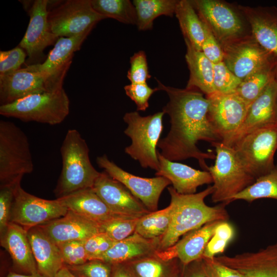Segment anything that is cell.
Wrapping results in <instances>:
<instances>
[{
  "mask_svg": "<svg viewBox=\"0 0 277 277\" xmlns=\"http://www.w3.org/2000/svg\"><path fill=\"white\" fill-rule=\"evenodd\" d=\"M174 14L184 40L188 41L196 50L202 51L205 38L204 26L191 1L179 0Z\"/></svg>",
  "mask_w": 277,
  "mask_h": 277,
  "instance_id": "cell-31",
  "label": "cell"
},
{
  "mask_svg": "<svg viewBox=\"0 0 277 277\" xmlns=\"http://www.w3.org/2000/svg\"><path fill=\"white\" fill-rule=\"evenodd\" d=\"M201 260L184 267L182 277H206L201 266Z\"/></svg>",
  "mask_w": 277,
  "mask_h": 277,
  "instance_id": "cell-49",
  "label": "cell"
},
{
  "mask_svg": "<svg viewBox=\"0 0 277 277\" xmlns=\"http://www.w3.org/2000/svg\"><path fill=\"white\" fill-rule=\"evenodd\" d=\"M211 145L216 152L214 164L208 170L213 183L212 202L228 204L255 179L246 171L233 147L222 142Z\"/></svg>",
  "mask_w": 277,
  "mask_h": 277,
  "instance_id": "cell-4",
  "label": "cell"
},
{
  "mask_svg": "<svg viewBox=\"0 0 277 277\" xmlns=\"http://www.w3.org/2000/svg\"><path fill=\"white\" fill-rule=\"evenodd\" d=\"M277 124L276 77L250 105L245 120L227 145L232 147L245 135Z\"/></svg>",
  "mask_w": 277,
  "mask_h": 277,
  "instance_id": "cell-20",
  "label": "cell"
},
{
  "mask_svg": "<svg viewBox=\"0 0 277 277\" xmlns=\"http://www.w3.org/2000/svg\"><path fill=\"white\" fill-rule=\"evenodd\" d=\"M92 30L76 36L59 37L43 63L30 64L24 68L44 74L57 87L63 88L64 79L72 63L74 52L80 49Z\"/></svg>",
  "mask_w": 277,
  "mask_h": 277,
  "instance_id": "cell-15",
  "label": "cell"
},
{
  "mask_svg": "<svg viewBox=\"0 0 277 277\" xmlns=\"http://www.w3.org/2000/svg\"><path fill=\"white\" fill-rule=\"evenodd\" d=\"M39 226L56 244L85 241L100 232L98 223L69 210L63 216Z\"/></svg>",
  "mask_w": 277,
  "mask_h": 277,
  "instance_id": "cell-23",
  "label": "cell"
},
{
  "mask_svg": "<svg viewBox=\"0 0 277 277\" xmlns=\"http://www.w3.org/2000/svg\"><path fill=\"white\" fill-rule=\"evenodd\" d=\"M92 8L99 14L126 24L136 25L135 8L129 0H90Z\"/></svg>",
  "mask_w": 277,
  "mask_h": 277,
  "instance_id": "cell-35",
  "label": "cell"
},
{
  "mask_svg": "<svg viewBox=\"0 0 277 277\" xmlns=\"http://www.w3.org/2000/svg\"><path fill=\"white\" fill-rule=\"evenodd\" d=\"M62 168L54 193L60 198L93 188L101 172L93 166L86 141L76 129H69L60 148Z\"/></svg>",
  "mask_w": 277,
  "mask_h": 277,
  "instance_id": "cell-3",
  "label": "cell"
},
{
  "mask_svg": "<svg viewBox=\"0 0 277 277\" xmlns=\"http://www.w3.org/2000/svg\"><path fill=\"white\" fill-rule=\"evenodd\" d=\"M265 198L277 200V164L269 172L256 179L254 183L235 195L233 201L243 200L251 203Z\"/></svg>",
  "mask_w": 277,
  "mask_h": 277,
  "instance_id": "cell-36",
  "label": "cell"
},
{
  "mask_svg": "<svg viewBox=\"0 0 277 277\" xmlns=\"http://www.w3.org/2000/svg\"><path fill=\"white\" fill-rule=\"evenodd\" d=\"M105 18L92 8L90 0H67L48 10V23L54 35L71 37L93 29Z\"/></svg>",
  "mask_w": 277,
  "mask_h": 277,
  "instance_id": "cell-9",
  "label": "cell"
},
{
  "mask_svg": "<svg viewBox=\"0 0 277 277\" xmlns=\"http://www.w3.org/2000/svg\"><path fill=\"white\" fill-rule=\"evenodd\" d=\"M160 166L156 171V176H163L170 181L172 187L182 194L196 193L197 188L212 183L211 175L208 171H201L190 166L171 161L157 152Z\"/></svg>",
  "mask_w": 277,
  "mask_h": 277,
  "instance_id": "cell-24",
  "label": "cell"
},
{
  "mask_svg": "<svg viewBox=\"0 0 277 277\" xmlns=\"http://www.w3.org/2000/svg\"><path fill=\"white\" fill-rule=\"evenodd\" d=\"M66 266L75 277H110L112 264L100 260H91L75 266Z\"/></svg>",
  "mask_w": 277,
  "mask_h": 277,
  "instance_id": "cell-41",
  "label": "cell"
},
{
  "mask_svg": "<svg viewBox=\"0 0 277 277\" xmlns=\"http://www.w3.org/2000/svg\"><path fill=\"white\" fill-rule=\"evenodd\" d=\"M0 242L1 246L9 253L16 268L26 274L38 272L27 230L10 222L5 231L0 234Z\"/></svg>",
  "mask_w": 277,
  "mask_h": 277,
  "instance_id": "cell-25",
  "label": "cell"
},
{
  "mask_svg": "<svg viewBox=\"0 0 277 277\" xmlns=\"http://www.w3.org/2000/svg\"><path fill=\"white\" fill-rule=\"evenodd\" d=\"M162 111L146 116L137 111L126 113L123 117L127 127L124 131L131 140V144L125 149L132 159L137 161L141 167L157 171L160 163L156 150L163 130Z\"/></svg>",
  "mask_w": 277,
  "mask_h": 277,
  "instance_id": "cell-5",
  "label": "cell"
},
{
  "mask_svg": "<svg viewBox=\"0 0 277 277\" xmlns=\"http://www.w3.org/2000/svg\"><path fill=\"white\" fill-rule=\"evenodd\" d=\"M150 77L145 52L144 51L135 52L130 58L127 78L131 83L133 84L147 83Z\"/></svg>",
  "mask_w": 277,
  "mask_h": 277,
  "instance_id": "cell-42",
  "label": "cell"
},
{
  "mask_svg": "<svg viewBox=\"0 0 277 277\" xmlns=\"http://www.w3.org/2000/svg\"><path fill=\"white\" fill-rule=\"evenodd\" d=\"M115 243L106 233L99 232L84 241V246L90 260H97Z\"/></svg>",
  "mask_w": 277,
  "mask_h": 277,
  "instance_id": "cell-44",
  "label": "cell"
},
{
  "mask_svg": "<svg viewBox=\"0 0 277 277\" xmlns=\"http://www.w3.org/2000/svg\"><path fill=\"white\" fill-rule=\"evenodd\" d=\"M185 59L189 70L186 88L196 89L206 95L215 92L213 85V65L202 51L195 49L187 40Z\"/></svg>",
  "mask_w": 277,
  "mask_h": 277,
  "instance_id": "cell-29",
  "label": "cell"
},
{
  "mask_svg": "<svg viewBox=\"0 0 277 277\" xmlns=\"http://www.w3.org/2000/svg\"><path fill=\"white\" fill-rule=\"evenodd\" d=\"M206 97L209 120L221 142L227 145L243 124L250 104L236 93L214 92Z\"/></svg>",
  "mask_w": 277,
  "mask_h": 277,
  "instance_id": "cell-13",
  "label": "cell"
},
{
  "mask_svg": "<svg viewBox=\"0 0 277 277\" xmlns=\"http://www.w3.org/2000/svg\"><path fill=\"white\" fill-rule=\"evenodd\" d=\"M220 222H209L186 233L172 246L157 251L156 254L165 260L177 258L184 267L202 259L205 249Z\"/></svg>",
  "mask_w": 277,
  "mask_h": 277,
  "instance_id": "cell-22",
  "label": "cell"
},
{
  "mask_svg": "<svg viewBox=\"0 0 277 277\" xmlns=\"http://www.w3.org/2000/svg\"><path fill=\"white\" fill-rule=\"evenodd\" d=\"M201 264L206 277H244L236 270L212 259L203 258Z\"/></svg>",
  "mask_w": 277,
  "mask_h": 277,
  "instance_id": "cell-47",
  "label": "cell"
},
{
  "mask_svg": "<svg viewBox=\"0 0 277 277\" xmlns=\"http://www.w3.org/2000/svg\"><path fill=\"white\" fill-rule=\"evenodd\" d=\"M110 277H134L123 263L112 264Z\"/></svg>",
  "mask_w": 277,
  "mask_h": 277,
  "instance_id": "cell-50",
  "label": "cell"
},
{
  "mask_svg": "<svg viewBox=\"0 0 277 277\" xmlns=\"http://www.w3.org/2000/svg\"><path fill=\"white\" fill-rule=\"evenodd\" d=\"M69 98L63 88L53 92L32 94L0 106V114L23 122L50 125L63 122L69 113Z\"/></svg>",
  "mask_w": 277,
  "mask_h": 277,
  "instance_id": "cell-7",
  "label": "cell"
},
{
  "mask_svg": "<svg viewBox=\"0 0 277 277\" xmlns=\"http://www.w3.org/2000/svg\"><path fill=\"white\" fill-rule=\"evenodd\" d=\"M213 69L215 92L223 94L235 93L242 80L228 68L223 61L214 64Z\"/></svg>",
  "mask_w": 277,
  "mask_h": 277,
  "instance_id": "cell-39",
  "label": "cell"
},
{
  "mask_svg": "<svg viewBox=\"0 0 277 277\" xmlns=\"http://www.w3.org/2000/svg\"><path fill=\"white\" fill-rule=\"evenodd\" d=\"M6 277H44L38 272L31 274H24L17 273L14 272H10Z\"/></svg>",
  "mask_w": 277,
  "mask_h": 277,
  "instance_id": "cell-52",
  "label": "cell"
},
{
  "mask_svg": "<svg viewBox=\"0 0 277 277\" xmlns=\"http://www.w3.org/2000/svg\"><path fill=\"white\" fill-rule=\"evenodd\" d=\"M192 4L201 19L211 31L221 45L247 35L244 18L225 2L193 0Z\"/></svg>",
  "mask_w": 277,
  "mask_h": 277,
  "instance_id": "cell-10",
  "label": "cell"
},
{
  "mask_svg": "<svg viewBox=\"0 0 277 277\" xmlns=\"http://www.w3.org/2000/svg\"><path fill=\"white\" fill-rule=\"evenodd\" d=\"M93 189L116 214L140 217L150 212L123 184L105 171L101 172Z\"/></svg>",
  "mask_w": 277,
  "mask_h": 277,
  "instance_id": "cell-16",
  "label": "cell"
},
{
  "mask_svg": "<svg viewBox=\"0 0 277 277\" xmlns=\"http://www.w3.org/2000/svg\"><path fill=\"white\" fill-rule=\"evenodd\" d=\"M172 207L149 212L141 216L135 232L147 239H160L165 234L170 223Z\"/></svg>",
  "mask_w": 277,
  "mask_h": 277,
  "instance_id": "cell-34",
  "label": "cell"
},
{
  "mask_svg": "<svg viewBox=\"0 0 277 277\" xmlns=\"http://www.w3.org/2000/svg\"><path fill=\"white\" fill-rule=\"evenodd\" d=\"M160 239H147L134 232L116 242L97 260L112 264L125 263L154 254L158 250Z\"/></svg>",
  "mask_w": 277,
  "mask_h": 277,
  "instance_id": "cell-28",
  "label": "cell"
},
{
  "mask_svg": "<svg viewBox=\"0 0 277 277\" xmlns=\"http://www.w3.org/2000/svg\"><path fill=\"white\" fill-rule=\"evenodd\" d=\"M204 26L205 38L202 46V51L213 64L223 61L221 45L207 26L204 24Z\"/></svg>",
  "mask_w": 277,
  "mask_h": 277,
  "instance_id": "cell-48",
  "label": "cell"
},
{
  "mask_svg": "<svg viewBox=\"0 0 277 277\" xmlns=\"http://www.w3.org/2000/svg\"><path fill=\"white\" fill-rule=\"evenodd\" d=\"M277 62L260 69L243 80L235 93L250 104L275 78Z\"/></svg>",
  "mask_w": 277,
  "mask_h": 277,
  "instance_id": "cell-33",
  "label": "cell"
},
{
  "mask_svg": "<svg viewBox=\"0 0 277 277\" xmlns=\"http://www.w3.org/2000/svg\"><path fill=\"white\" fill-rule=\"evenodd\" d=\"M237 8L249 24L251 35L277 60V8L243 5Z\"/></svg>",
  "mask_w": 277,
  "mask_h": 277,
  "instance_id": "cell-21",
  "label": "cell"
},
{
  "mask_svg": "<svg viewBox=\"0 0 277 277\" xmlns=\"http://www.w3.org/2000/svg\"><path fill=\"white\" fill-rule=\"evenodd\" d=\"M68 211L58 199H42L24 190L21 182L15 185L10 222L27 230L62 217Z\"/></svg>",
  "mask_w": 277,
  "mask_h": 277,
  "instance_id": "cell-11",
  "label": "cell"
},
{
  "mask_svg": "<svg viewBox=\"0 0 277 277\" xmlns=\"http://www.w3.org/2000/svg\"><path fill=\"white\" fill-rule=\"evenodd\" d=\"M223 62L242 81L253 72L277 62L275 57L248 34L221 45Z\"/></svg>",
  "mask_w": 277,
  "mask_h": 277,
  "instance_id": "cell-12",
  "label": "cell"
},
{
  "mask_svg": "<svg viewBox=\"0 0 277 277\" xmlns=\"http://www.w3.org/2000/svg\"><path fill=\"white\" fill-rule=\"evenodd\" d=\"M49 3L48 0H35L28 9L29 22L19 47L26 51L30 62L42 56L45 49L55 43L59 38L51 32L49 27Z\"/></svg>",
  "mask_w": 277,
  "mask_h": 277,
  "instance_id": "cell-18",
  "label": "cell"
},
{
  "mask_svg": "<svg viewBox=\"0 0 277 277\" xmlns=\"http://www.w3.org/2000/svg\"><path fill=\"white\" fill-rule=\"evenodd\" d=\"M16 184L0 186V234L5 231L10 223Z\"/></svg>",
  "mask_w": 277,
  "mask_h": 277,
  "instance_id": "cell-46",
  "label": "cell"
},
{
  "mask_svg": "<svg viewBox=\"0 0 277 277\" xmlns=\"http://www.w3.org/2000/svg\"><path fill=\"white\" fill-rule=\"evenodd\" d=\"M57 199L68 210L98 224L117 216H122L112 212L93 188L83 189Z\"/></svg>",
  "mask_w": 277,
  "mask_h": 277,
  "instance_id": "cell-27",
  "label": "cell"
},
{
  "mask_svg": "<svg viewBox=\"0 0 277 277\" xmlns=\"http://www.w3.org/2000/svg\"><path fill=\"white\" fill-rule=\"evenodd\" d=\"M246 171L256 179L274 167L277 150V124L252 132L232 146Z\"/></svg>",
  "mask_w": 277,
  "mask_h": 277,
  "instance_id": "cell-8",
  "label": "cell"
},
{
  "mask_svg": "<svg viewBox=\"0 0 277 277\" xmlns=\"http://www.w3.org/2000/svg\"><path fill=\"white\" fill-rule=\"evenodd\" d=\"M27 234L38 272L54 277L64 266L57 244L39 226L28 229Z\"/></svg>",
  "mask_w": 277,
  "mask_h": 277,
  "instance_id": "cell-26",
  "label": "cell"
},
{
  "mask_svg": "<svg viewBox=\"0 0 277 277\" xmlns=\"http://www.w3.org/2000/svg\"><path fill=\"white\" fill-rule=\"evenodd\" d=\"M126 95L133 101L137 111H145L149 107L148 101L151 95L159 91L157 87L152 88L147 83H130L124 87Z\"/></svg>",
  "mask_w": 277,
  "mask_h": 277,
  "instance_id": "cell-43",
  "label": "cell"
},
{
  "mask_svg": "<svg viewBox=\"0 0 277 277\" xmlns=\"http://www.w3.org/2000/svg\"><path fill=\"white\" fill-rule=\"evenodd\" d=\"M234 229L231 224L228 221L220 222L205 249L202 258L212 259L216 254L223 253L234 238Z\"/></svg>",
  "mask_w": 277,
  "mask_h": 277,
  "instance_id": "cell-38",
  "label": "cell"
},
{
  "mask_svg": "<svg viewBox=\"0 0 277 277\" xmlns=\"http://www.w3.org/2000/svg\"><path fill=\"white\" fill-rule=\"evenodd\" d=\"M123 264L134 277H182L184 269L178 259L165 260L156 252Z\"/></svg>",
  "mask_w": 277,
  "mask_h": 277,
  "instance_id": "cell-30",
  "label": "cell"
},
{
  "mask_svg": "<svg viewBox=\"0 0 277 277\" xmlns=\"http://www.w3.org/2000/svg\"><path fill=\"white\" fill-rule=\"evenodd\" d=\"M214 259L244 277H277V242L257 251L215 256Z\"/></svg>",
  "mask_w": 277,
  "mask_h": 277,
  "instance_id": "cell-19",
  "label": "cell"
},
{
  "mask_svg": "<svg viewBox=\"0 0 277 277\" xmlns=\"http://www.w3.org/2000/svg\"><path fill=\"white\" fill-rule=\"evenodd\" d=\"M26 53L20 47L8 51H0V75L12 73L20 69Z\"/></svg>",
  "mask_w": 277,
  "mask_h": 277,
  "instance_id": "cell-45",
  "label": "cell"
},
{
  "mask_svg": "<svg viewBox=\"0 0 277 277\" xmlns=\"http://www.w3.org/2000/svg\"><path fill=\"white\" fill-rule=\"evenodd\" d=\"M276 82H277V73H276Z\"/></svg>",
  "mask_w": 277,
  "mask_h": 277,
  "instance_id": "cell-53",
  "label": "cell"
},
{
  "mask_svg": "<svg viewBox=\"0 0 277 277\" xmlns=\"http://www.w3.org/2000/svg\"><path fill=\"white\" fill-rule=\"evenodd\" d=\"M54 277H75L66 266L56 274Z\"/></svg>",
  "mask_w": 277,
  "mask_h": 277,
  "instance_id": "cell-51",
  "label": "cell"
},
{
  "mask_svg": "<svg viewBox=\"0 0 277 277\" xmlns=\"http://www.w3.org/2000/svg\"><path fill=\"white\" fill-rule=\"evenodd\" d=\"M179 0H134L139 31L151 30L153 21L161 15L172 16Z\"/></svg>",
  "mask_w": 277,
  "mask_h": 277,
  "instance_id": "cell-32",
  "label": "cell"
},
{
  "mask_svg": "<svg viewBox=\"0 0 277 277\" xmlns=\"http://www.w3.org/2000/svg\"><path fill=\"white\" fill-rule=\"evenodd\" d=\"M156 81L158 89L165 91L169 97L162 111L169 115L170 123L168 134L159 142L160 153L174 162L195 159L202 169L208 171L206 160L215 159L216 155L202 151L197 142H221L208 117V99L197 90L174 88Z\"/></svg>",
  "mask_w": 277,
  "mask_h": 277,
  "instance_id": "cell-1",
  "label": "cell"
},
{
  "mask_svg": "<svg viewBox=\"0 0 277 277\" xmlns=\"http://www.w3.org/2000/svg\"><path fill=\"white\" fill-rule=\"evenodd\" d=\"M57 245L64 265H78L90 260L85 248L84 241H70Z\"/></svg>",
  "mask_w": 277,
  "mask_h": 277,
  "instance_id": "cell-40",
  "label": "cell"
},
{
  "mask_svg": "<svg viewBox=\"0 0 277 277\" xmlns=\"http://www.w3.org/2000/svg\"><path fill=\"white\" fill-rule=\"evenodd\" d=\"M33 162L28 138L14 123L0 121V186L21 182L31 173Z\"/></svg>",
  "mask_w": 277,
  "mask_h": 277,
  "instance_id": "cell-6",
  "label": "cell"
},
{
  "mask_svg": "<svg viewBox=\"0 0 277 277\" xmlns=\"http://www.w3.org/2000/svg\"><path fill=\"white\" fill-rule=\"evenodd\" d=\"M172 207L170 223L165 234L161 238L157 251H163L174 245L181 236L214 221H227V205L222 203L215 206H208L205 198L214 189L209 186L205 190L190 194L179 193L172 187L168 188Z\"/></svg>",
  "mask_w": 277,
  "mask_h": 277,
  "instance_id": "cell-2",
  "label": "cell"
},
{
  "mask_svg": "<svg viewBox=\"0 0 277 277\" xmlns=\"http://www.w3.org/2000/svg\"><path fill=\"white\" fill-rule=\"evenodd\" d=\"M140 217L117 216L100 224V231L116 242L122 241L135 232Z\"/></svg>",
  "mask_w": 277,
  "mask_h": 277,
  "instance_id": "cell-37",
  "label": "cell"
},
{
  "mask_svg": "<svg viewBox=\"0 0 277 277\" xmlns=\"http://www.w3.org/2000/svg\"><path fill=\"white\" fill-rule=\"evenodd\" d=\"M96 161L100 167L123 184L150 212L157 210L161 193L171 184L169 180L163 176L147 178L132 174L109 160L106 154L97 157Z\"/></svg>",
  "mask_w": 277,
  "mask_h": 277,
  "instance_id": "cell-14",
  "label": "cell"
},
{
  "mask_svg": "<svg viewBox=\"0 0 277 277\" xmlns=\"http://www.w3.org/2000/svg\"><path fill=\"white\" fill-rule=\"evenodd\" d=\"M62 88L56 87L43 74L21 68L12 73L0 75L1 105L32 94L53 92Z\"/></svg>",
  "mask_w": 277,
  "mask_h": 277,
  "instance_id": "cell-17",
  "label": "cell"
}]
</instances>
